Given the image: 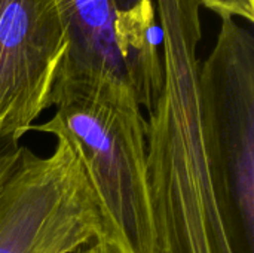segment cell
Returning <instances> with one entry per match:
<instances>
[{
  "label": "cell",
  "mask_w": 254,
  "mask_h": 253,
  "mask_svg": "<svg viewBox=\"0 0 254 253\" xmlns=\"http://www.w3.org/2000/svg\"><path fill=\"white\" fill-rule=\"evenodd\" d=\"M202 142L232 253H254V37L222 18L199 67Z\"/></svg>",
  "instance_id": "cell-3"
},
{
  "label": "cell",
  "mask_w": 254,
  "mask_h": 253,
  "mask_svg": "<svg viewBox=\"0 0 254 253\" xmlns=\"http://www.w3.org/2000/svg\"><path fill=\"white\" fill-rule=\"evenodd\" d=\"M67 253H113V251L100 239H92L89 242H85Z\"/></svg>",
  "instance_id": "cell-8"
},
{
  "label": "cell",
  "mask_w": 254,
  "mask_h": 253,
  "mask_svg": "<svg viewBox=\"0 0 254 253\" xmlns=\"http://www.w3.org/2000/svg\"><path fill=\"white\" fill-rule=\"evenodd\" d=\"M103 240L94 192L70 145L48 157L15 146L0 158V253H67Z\"/></svg>",
  "instance_id": "cell-4"
},
{
  "label": "cell",
  "mask_w": 254,
  "mask_h": 253,
  "mask_svg": "<svg viewBox=\"0 0 254 253\" xmlns=\"http://www.w3.org/2000/svg\"><path fill=\"white\" fill-rule=\"evenodd\" d=\"M199 3L220 15V18L241 16L250 22L254 21V0H199Z\"/></svg>",
  "instance_id": "cell-7"
},
{
  "label": "cell",
  "mask_w": 254,
  "mask_h": 253,
  "mask_svg": "<svg viewBox=\"0 0 254 253\" xmlns=\"http://www.w3.org/2000/svg\"><path fill=\"white\" fill-rule=\"evenodd\" d=\"M67 51L57 82L118 84L152 110L162 88L155 0H55Z\"/></svg>",
  "instance_id": "cell-5"
},
{
  "label": "cell",
  "mask_w": 254,
  "mask_h": 253,
  "mask_svg": "<svg viewBox=\"0 0 254 253\" xmlns=\"http://www.w3.org/2000/svg\"><path fill=\"white\" fill-rule=\"evenodd\" d=\"M16 146H18V145H16ZM12 148H15V146H1V148H0V158H1L9 149H12Z\"/></svg>",
  "instance_id": "cell-9"
},
{
  "label": "cell",
  "mask_w": 254,
  "mask_h": 253,
  "mask_svg": "<svg viewBox=\"0 0 254 253\" xmlns=\"http://www.w3.org/2000/svg\"><path fill=\"white\" fill-rule=\"evenodd\" d=\"M52 106L54 116L31 130L65 140L76 154L101 212V242L113 253H159L135 94L118 84L58 82Z\"/></svg>",
  "instance_id": "cell-2"
},
{
  "label": "cell",
  "mask_w": 254,
  "mask_h": 253,
  "mask_svg": "<svg viewBox=\"0 0 254 253\" xmlns=\"http://www.w3.org/2000/svg\"><path fill=\"white\" fill-rule=\"evenodd\" d=\"M162 88L146 121L147 180L159 253H232L202 142L199 0H155Z\"/></svg>",
  "instance_id": "cell-1"
},
{
  "label": "cell",
  "mask_w": 254,
  "mask_h": 253,
  "mask_svg": "<svg viewBox=\"0 0 254 253\" xmlns=\"http://www.w3.org/2000/svg\"><path fill=\"white\" fill-rule=\"evenodd\" d=\"M65 51L55 0H0V148L19 145L52 106Z\"/></svg>",
  "instance_id": "cell-6"
}]
</instances>
